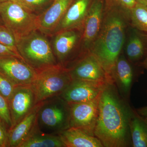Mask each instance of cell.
<instances>
[{"label":"cell","mask_w":147,"mask_h":147,"mask_svg":"<svg viewBox=\"0 0 147 147\" xmlns=\"http://www.w3.org/2000/svg\"><path fill=\"white\" fill-rule=\"evenodd\" d=\"M18 147H65L59 135L46 134L35 124L26 139Z\"/></svg>","instance_id":"cell-20"},{"label":"cell","mask_w":147,"mask_h":147,"mask_svg":"<svg viewBox=\"0 0 147 147\" xmlns=\"http://www.w3.org/2000/svg\"><path fill=\"white\" fill-rule=\"evenodd\" d=\"M7 1H13L15 2L19 3L20 4L26 7L25 5H24V2H23L22 0H0V3L5 2Z\"/></svg>","instance_id":"cell-30"},{"label":"cell","mask_w":147,"mask_h":147,"mask_svg":"<svg viewBox=\"0 0 147 147\" xmlns=\"http://www.w3.org/2000/svg\"><path fill=\"white\" fill-rule=\"evenodd\" d=\"M3 25V21H2L1 18V17H0V25Z\"/></svg>","instance_id":"cell-33"},{"label":"cell","mask_w":147,"mask_h":147,"mask_svg":"<svg viewBox=\"0 0 147 147\" xmlns=\"http://www.w3.org/2000/svg\"><path fill=\"white\" fill-rule=\"evenodd\" d=\"M130 131L132 147H147V108L133 110Z\"/></svg>","instance_id":"cell-19"},{"label":"cell","mask_w":147,"mask_h":147,"mask_svg":"<svg viewBox=\"0 0 147 147\" xmlns=\"http://www.w3.org/2000/svg\"><path fill=\"white\" fill-rule=\"evenodd\" d=\"M40 105V103L36 105L16 126L9 130L8 147H18L26 139L35 124Z\"/></svg>","instance_id":"cell-17"},{"label":"cell","mask_w":147,"mask_h":147,"mask_svg":"<svg viewBox=\"0 0 147 147\" xmlns=\"http://www.w3.org/2000/svg\"><path fill=\"white\" fill-rule=\"evenodd\" d=\"M58 135L65 147H103L97 137L75 127H69Z\"/></svg>","instance_id":"cell-18"},{"label":"cell","mask_w":147,"mask_h":147,"mask_svg":"<svg viewBox=\"0 0 147 147\" xmlns=\"http://www.w3.org/2000/svg\"><path fill=\"white\" fill-rule=\"evenodd\" d=\"M129 24L133 28L147 34V5L137 3L129 13Z\"/></svg>","instance_id":"cell-22"},{"label":"cell","mask_w":147,"mask_h":147,"mask_svg":"<svg viewBox=\"0 0 147 147\" xmlns=\"http://www.w3.org/2000/svg\"><path fill=\"white\" fill-rule=\"evenodd\" d=\"M105 6L120 9L129 16L137 3L136 0H105Z\"/></svg>","instance_id":"cell-25"},{"label":"cell","mask_w":147,"mask_h":147,"mask_svg":"<svg viewBox=\"0 0 147 147\" xmlns=\"http://www.w3.org/2000/svg\"><path fill=\"white\" fill-rule=\"evenodd\" d=\"M107 83L73 79L60 96L68 103L91 101L100 96Z\"/></svg>","instance_id":"cell-13"},{"label":"cell","mask_w":147,"mask_h":147,"mask_svg":"<svg viewBox=\"0 0 147 147\" xmlns=\"http://www.w3.org/2000/svg\"><path fill=\"white\" fill-rule=\"evenodd\" d=\"M0 43L17 50L15 37L4 25H0Z\"/></svg>","instance_id":"cell-26"},{"label":"cell","mask_w":147,"mask_h":147,"mask_svg":"<svg viewBox=\"0 0 147 147\" xmlns=\"http://www.w3.org/2000/svg\"><path fill=\"white\" fill-rule=\"evenodd\" d=\"M25 6L33 13L39 15L53 3L54 0H22Z\"/></svg>","instance_id":"cell-23"},{"label":"cell","mask_w":147,"mask_h":147,"mask_svg":"<svg viewBox=\"0 0 147 147\" xmlns=\"http://www.w3.org/2000/svg\"><path fill=\"white\" fill-rule=\"evenodd\" d=\"M7 100L12 121L11 129L37 105L35 95L31 85L16 86Z\"/></svg>","instance_id":"cell-11"},{"label":"cell","mask_w":147,"mask_h":147,"mask_svg":"<svg viewBox=\"0 0 147 147\" xmlns=\"http://www.w3.org/2000/svg\"><path fill=\"white\" fill-rule=\"evenodd\" d=\"M137 3L147 5V0H136Z\"/></svg>","instance_id":"cell-31"},{"label":"cell","mask_w":147,"mask_h":147,"mask_svg":"<svg viewBox=\"0 0 147 147\" xmlns=\"http://www.w3.org/2000/svg\"><path fill=\"white\" fill-rule=\"evenodd\" d=\"M16 46L21 57L36 71L58 64L49 40L38 30L18 40Z\"/></svg>","instance_id":"cell-3"},{"label":"cell","mask_w":147,"mask_h":147,"mask_svg":"<svg viewBox=\"0 0 147 147\" xmlns=\"http://www.w3.org/2000/svg\"><path fill=\"white\" fill-rule=\"evenodd\" d=\"M134 29L129 38L125 50L127 58L133 62L142 59L146 53L147 48V34H143L142 32Z\"/></svg>","instance_id":"cell-21"},{"label":"cell","mask_w":147,"mask_h":147,"mask_svg":"<svg viewBox=\"0 0 147 147\" xmlns=\"http://www.w3.org/2000/svg\"><path fill=\"white\" fill-rule=\"evenodd\" d=\"M8 131L5 125L0 121V147H8Z\"/></svg>","instance_id":"cell-29"},{"label":"cell","mask_w":147,"mask_h":147,"mask_svg":"<svg viewBox=\"0 0 147 147\" xmlns=\"http://www.w3.org/2000/svg\"><path fill=\"white\" fill-rule=\"evenodd\" d=\"M0 121L5 125L8 131L12 127V124L8 100L0 94Z\"/></svg>","instance_id":"cell-24"},{"label":"cell","mask_w":147,"mask_h":147,"mask_svg":"<svg viewBox=\"0 0 147 147\" xmlns=\"http://www.w3.org/2000/svg\"><path fill=\"white\" fill-rule=\"evenodd\" d=\"M36 71V76L31 85L36 104L60 96L73 80L68 69L59 64Z\"/></svg>","instance_id":"cell-4"},{"label":"cell","mask_w":147,"mask_h":147,"mask_svg":"<svg viewBox=\"0 0 147 147\" xmlns=\"http://www.w3.org/2000/svg\"><path fill=\"white\" fill-rule=\"evenodd\" d=\"M69 105L60 96H55L40 103L36 125L41 132L58 135L69 127Z\"/></svg>","instance_id":"cell-5"},{"label":"cell","mask_w":147,"mask_h":147,"mask_svg":"<svg viewBox=\"0 0 147 147\" xmlns=\"http://www.w3.org/2000/svg\"><path fill=\"white\" fill-rule=\"evenodd\" d=\"M0 73L15 86H30L37 71L22 58L8 57L0 58Z\"/></svg>","instance_id":"cell-10"},{"label":"cell","mask_w":147,"mask_h":147,"mask_svg":"<svg viewBox=\"0 0 147 147\" xmlns=\"http://www.w3.org/2000/svg\"><path fill=\"white\" fill-rule=\"evenodd\" d=\"M8 57H21L17 50L0 43V58Z\"/></svg>","instance_id":"cell-28"},{"label":"cell","mask_w":147,"mask_h":147,"mask_svg":"<svg viewBox=\"0 0 147 147\" xmlns=\"http://www.w3.org/2000/svg\"><path fill=\"white\" fill-rule=\"evenodd\" d=\"M105 10V0H94L83 27L80 54L83 57L90 49L100 32Z\"/></svg>","instance_id":"cell-8"},{"label":"cell","mask_w":147,"mask_h":147,"mask_svg":"<svg viewBox=\"0 0 147 147\" xmlns=\"http://www.w3.org/2000/svg\"><path fill=\"white\" fill-rule=\"evenodd\" d=\"M99 97L88 102L68 103L70 109L69 127L79 129L94 136Z\"/></svg>","instance_id":"cell-9"},{"label":"cell","mask_w":147,"mask_h":147,"mask_svg":"<svg viewBox=\"0 0 147 147\" xmlns=\"http://www.w3.org/2000/svg\"><path fill=\"white\" fill-rule=\"evenodd\" d=\"M142 65L146 69L147 71V56L144 60L142 62Z\"/></svg>","instance_id":"cell-32"},{"label":"cell","mask_w":147,"mask_h":147,"mask_svg":"<svg viewBox=\"0 0 147 147\" xmlns=\"http://www.w3.org/2000/svg\"><path fill=\"white\" fill-rule=\"evenodd\" d=\"M73 1L54 0L45 11L38 15V30L45 35H53Z\"/></svg>","instance_id":"cell-14"},{"label":"cell","mask_w":147,"mask_h":147,"mask_svg":"<svg viewBox=\"0 0 147 147\" xmlns=\"http://www.w3.org/2000/svg\"><path fill=\"white\" fill-rule=\"evenodd\" d=\"M110 77L121 96L128 101L134 81V74L131 64L123 55L121 54L119 57Z\"/></svg>","instance_id":"cell-15"},{"label":"cell","mask_w":147,"mask_h":147,"mask_svg":"<svg viewBox=\"0 0 147 147\" xmlns=\"http://www.w3.org/2000/svg\"><path fill=\"white\" fill-rule=\"evenodd\" d=\"M16 86L5 76L0 73V94L7 100L9 99Z\"/></svg>","instance_id":"cell-27"},{"label":"cell","mask_w":147,"mask_h":147,"mask_svg":"<svg viewBox=\"0 0 147 147\" xmlns=\"http://www.w3.org/2000/svg\"><path fill=\"white\" fill-rule=\"evenodd\" d=\"M72 79L113 82L96 58L89 53L67 69Z\"/></svg>","instance_id":"cell-12"},{"label":"cell","mask_w":147,"mask_h":147,"mask_svg":"<svg viewBox=\"0 0 147 147\" xmlns=\"http://www.w3.org/2000/svg\"><path fill=\"white\" fill-rule=\"evenodd\" d=\"M83 28L65 30L55 34L53 49L58 63L69 68L80 59Z\"/></svg>","instance_id":"cell-7"},{"label":"cell","mask_w":147,"mask_h":147,"mask_svg":"<svg viewBox=\"0 0 147 147\" xmlns=\"http://www.w3.org/2000/svg\"><path fill=\"white\" fill-rule=\"evenodd\" d=\"M133 113L115 84L106 83L99 97L94 131L103 147L132 146L130 122Z\"/></svg>","instance_id":"cell-1"},{"label":"cell","mask_w":147,"mask_h":147,"mask_svg":"<svg viewBox=\"0 0 147 147\" xmlns=\"http://www.w3.org/2000/svg\"><path fill=\"white\" fill-rule=\"evenodd\" d=\"M129 23L128 14L105 6L101 30L90 49V53L99 61L111 80V72L121 54Z\"/></svg>","instance_id":"cell-2"},{"label":"cell","mask_w":147,"mask_h":147,"mask_svg":"<svg viewBox=\"0 0 147 147\" xmlns=\"http://www.w3.org/2000/svg\"><path fill=\"white\" fill-rule=\"evenodd\" d=\"M94 0H74L61 21L54 34L74 28H82Z\"/></svg>","instance_id":"cell-16"},{"label":"cell","mask_w":147,"mask_h":147,"mask_svg":"<svg viewBox=\"0 0 147 147\" xmlns=\"http://www.w3.org/2000/svg\"><path fill=\"white\" fill-rule=\"evenodd\" d=\"M0 17L3 25L13 33L16 42L38 29V15L19 3H0Z\"/></svg>","instance_id":"cell-6"}]
</instances>
